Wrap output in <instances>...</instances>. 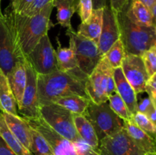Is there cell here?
<instances>
[{"mask_svg": "<svg viewBox=\"0 0 156 155\" xmlns=\"http://www.w3.org/2000/svg\"><path fill=\"white\" fill-rule=\"evenodd\" d=\"M88 76L82 73L57 70L47 74H37L39 106L53 103L56 99L78 95L89 99L85 90Z\"/></svg>", "mask_w": 156, "mask_h": 155, "instance_id": "cell-1", "label": "cell"}, {"mask_svg": "<svg viewBox=\"0 0 156 155\" xmlns=\"http://www.w3.org/2000/svg\"><path fill=\"white\" fill-rule=\"evenodd\" d=\"M18 62H26L18 37L15 12L9 5L3 13L0 3V69L7 75Z\"/></svg>", "mask_w": 156, "mask_h": 155, "instance_id": "cell-2", "label": "cell"}, {"mask_svg": "<svg viewBox=\"0 0 156 155\" xmlns=\"http://www.w3.org/2000/svg\"><path fill=\"white\" fill-rule=\"evenodd\" d=\"M120 39L126 54L141 56L146 50L156 46V27L143 26L133 21L123 9L117 14Z\"/></svg>", "mask_w": 156, "mask_h": 155, "instance_id": "cell-3", "label": "cell"}, {"mask_svg": "<svg viewBox=\"0 0 156 155\" xmlns=\"http://www.w3.org/2000/svg\"><path fill=\"white\" fill-rule=\"evenodd\" d=\"M53 8V2H50L36 15L29 17L15 13L18 37L25 56L34 48L44 35L47 34L50 27L53 26L50 22V15Z\"/></svg>", "mask_w": 156, "mask_h": 155, "instance_id": "cell-4", "label": "cell"}, {"mask_svg": "<svg viewBox=\"0 0 156 155\" xmlns=\"http://www.w3.org/2000/svg\"><path fill=\"white\" fill-rule=\"evenodd\" d=\"M85 90L90 100L96 104L107 102L108 97L116 91L114 68L105 56L88 75L85 83Z\"/></svg>", "mask_w": 156, "mask_h": 155, "instance_id": "cell-5", "label": "cell"}, {"mask_svg": "<svg viewBox=\"0 0 156 155\" xmlns=\"http://www.w3.org/2000/svg\"><path fill=\"white\" fill-rule=\"evenodd\" d=\"M83 115L92 125L98 141L124 128L125 121L111 109L108 101L99 104L90 101Z\"/></svg>", "mask_w": 156, "mask_h": 155, "instance_id": "cell-6", "label": "cell"}, {"mask_svg": "<svg viewBox=\"0 0 156 155\" xmlns=\"http://www.w3.org/2000/svg\"><path fill=\"white\" fill-rule=\"evenodd\" d=\"M66 34L69 38V47L74 52L78 67L88 77L99 63L103 55L99 51L95 43L79 34L73 28L67 29Z\"/></svg>", "mask_w": 156, "mask_h": 155, "instance_id": "cell-7", "label": "cell"}, {"mask_svg": "<svg viewBox=\"0 0 156 155\" xmlns=\"http://www.w3.org/2000/svg\"><path fill=\"white\" fill-rule=\"evenodd\" d=\"M40 115L53 130L71 142L82 139L75 127L73 114L68 109L50 103L40 106Z\"/></svg>", "mask_w": 156, "mask_h": 155, "instance_id": "cell-8", "label": "cell"}, {"mask_svg": "<svg viewBox=\"0 0 156 155\" xmlns=\"http://www.w3.org/2000/svg\"><path fill=\"white\" fill-rule=\"evenodd\" d=\"M26 61L37 74H47L58 70L56 50L48 35L40 40L34 48L26 56Z\"/></svg>", "mask_w": 156, "mask_h": 155, "instance_id": "cell-9", "label": "cell"}, {"mask_svg": "<svg viewBox=\"0 0 156 155\" xmlns=\"http://www.w3.org/2000/svg\"><path fill=\"white\" fill-rule=\"evenodd\" d=\"M23 118L32 129H35L44 137L50 146L53 155H77L73 143L53 130L41 116Z\"/></svg>", "mask_w": 156, "mask_h": 155, "instance_id": "cell-10", "label": "cell"}, {"mask_svg": "<svg viewBox=\"0 0 156 155\" xmlns=\"http://www.w3.org/2000/svg\"><path fill=\"white\" fill-rule=\"evenodd\" d=\"M98 150L100 155L146 154L137 147L124 128L99 141Z\"/></svg>", "mask_w": 156, "mask_h": 155, "instance_id": "cell-11", "label": "cell"}, {"mask_svg": "<svg viewBox=\"0 0 156 155\" xmlns=\"http://www.w3.org/2000/svg\"><path fill=\"white\" fill-rule=\"evenodd\" d=\"M25 88L23 94L21 104L18 107V112L26 118H35L40 115V106L37 93V74L26 61Z\"/></svg>", "mask_w": 156, "mask_h": 155, "instance_id": "cell-12", "label": "cell"}, {"mask_svg": "<svg viewBox=\"0 0 156 155\" xmlns=\"http://www.w3.org/2000/svg\"><path fill=\"white\" fill-rule=\"evenodd\" d=\"M121 68L125 78L137 95L144 93L146 84L149 76L141 56L126 54L122 62Z\"/></svg>", "mask_w": 156, "mask_h": 155, "instance_id": "cell-13", "label": "cell"}, {"mask_svg": "<svg viewBox=\"0 0 156 155\" xmlns=\"http://www.w3.org/2000/svg\"><path fill=\"white\" fill-rule=\"evenodd\" d=\"M120 39V30L117 23V13L109 5L103 9V22L98 47L102 55H105L111 46Z\"/></svg>", "mask_w": 156, "mask_h": 155, "instance_id": "cell-14", "label": "cell"}, {"mask_svg": "<svg viewBox=\"0 0 156 155\" xmlns=\"http://www.w3.org/2000/svg\"><path fill=\"white\" fill-rule=\"evenodd\" d=\"M1 110V109H0ZM6 126L15 138L30 151L31 147V127L20 115H14L1 110Z\"/></svg>", "mask_w": 156, "mask_h": 155, "instance_id": "cell-15", "label": "cell"}, {"mask_svg": "<svg viewBox=\"0 0 156 155\" xmlns=\"http://www.w3.org/2000/svg\"><path fill=\"white\" fill-rule=\"evenodd\" d=\"M116 91L118 93L132 115L137 112V94L125 78L121 67L114 68Z\"/></svg>", "mask_w": 156, "mask_h": 155, "instance_id": "cell-16", "label": "cell"}, {"mask_svg": "<svg viewBox=\"0 0 156 155\" xmlns=\"http://www.w3.org/2000/svg\"><path fill=\"white\" fill-rule=\"evenodd\" d=\"M124 129L137 147L145 153H156L155 141L149 134L139 128L132 119L125 121Z\"/></svg>", "mask_w": 156, "mask_h": 155, "instance_id": "cell-17", "label": "cell"}, {"mask_svg": "<svg viewBox=\"0 0 156 155\" xmlns=\"http://www.w3.org/2000/svg\"><path fill=\"white\" fill-rule=\"evenodd\" d=\"M25 63L18 62L6 75L12 94L16 100L18 107L21 104L27 81Z\"/></svg>", "mask_w": 156, "mask_h": 155, "instance_id": "cell-18", "label": "cell"}, {"mask_svg": "<svg viewBox=\"0 0 156 155\" xmlns=\"http://www.w3.org/2000/svg\"><path fill=\"white\" fill-rule=\"evenodd\" d=\"M103 22V9L93 10L91 17L85 22L81 23L77 33L91 40L98 45Z\"/></svg>", "mask_w": 156, "mask_h": 155, "instance_id": "cell-19", "label": "cell"}, {"mask_svg": "<svg viewBox=\"0 0 156 155\" xmlns=\"http://www.w3.org/2000/svg\"><path fill=\"white\" fill-rule=\"evenodd\" d=\"M124 11L126 15L137 24L148 27L155 26V20L149 9L140 0H131Z\"/></svg>", "mask_w": 156, "mask_h": 155, "instance_id": "cell-20", "label": "cell"}, {"mask_svg": "<svg viewBox=\"0 0 156 155\" xmlns=\"http://www.w3.org/2000/svg\"><path fill=\"white\" fill-rule=\"evenodd\" d=\"M75 127L79 137L93 148L98 150L99 141L92 125L83 114H73Z\"/></svg>", "mask_w": 156, "mask_h": 155, "instance_id": "cell-21", "label": "cell"}, {"mask_svg": "<svg viewBox=\"0 0 156 155\" xmlns=\"http://www.w3.org/2000/svg\"><path fill=\"white\" fill-rule=\"evenodd\" d=\"M56 41H57V49L56 50V56L58 70L62 71L84 74L78 67L77 61H76L74 52L72 50L71 47L62 46L57 37H56Z\"/></svg>", "mask_w": 156, "mask_h": 155, "instance_id": "cell-22", "label": "cell"}, {"mask_svg": "<svg viewBox=\"0 0 156 155\" xmlns=\"http://www.w3.org/2000/svg\"><path fill=\"white\" fill-rule=\"evenodd\" d=\"M0 109L14 115H19L17 102L9 86L8 78L0 69Z\"/></svg>", "mask_w": 156, "mask_h": 155, "instance_id": "cell-23", "label": "cell"}, {"mask_svg": "<svg viewBox=\"0 0 156 155\" xmlns=\"http://www.w3.org/2000/svg\"><path fill=\"white\" fill-rule=\"evenodd\" d=\"M53 7L56 8L57 24L67 29L73 28L71 24L72 17L76 12V1L69 2L68 0H53Z\"/></svg>", "mask_w": 156, "mask_h": 155, "instance_id": "cell-24", "label": "cell"}, {"mask_svg": "<svg viewBox=\"0 0 156 155\" xmlns=\"http://www.w3.org/2000/svg\"><path fill=\"white\" fill-rule=\"evenodd\" d=\"M90 99L78 95L60 97L53 103L68 109L73 114H84L90 103Z\"/></svg>", "mask_w": 156, "mask_h": 155, "instance_id": "cell-25", "label": "cell"}, {"mask_svg": "<svg viewBox=\"0 0 156 155\" xmlns=\"http://www.w3.org/2000/svg\"><path fill=\"white\" fill-rule=\"evenodd\" d=\"M0 136L16 155H34L28 149L26 148L11 132L6 126L4 118L0 110Z\"/></svg>", "mask_w": 156, "mask_h": 155, "instance_id": "cell-26", "label": "cell"}, {"mask_svg": "<svg viewBox=\"0 0 156 155\" xmlns=\"http://www.w3.org/2000/svg\"><path fill=\"white\" fill-rule=\"evenodd\" d=\"M125 55L126 53H125L123 43L121 40L119 39L111 46V48L104 56L108 59V62L113 68H117L121 67Z\"/></svg>", "mask_w": 156, "mask_h": 155, "instance_id": "cell-27", "label": "cell"}, {"mask_svg": "<svg viewBox=\"0 0 156 155\" xmlns=\"http://www.w3.org/2000/svg\"><path fill=\"white\" fill-rule=\"evenodd\" d=\"M108 101L111 109L124 121L130 120L132 119V113L129 112L126 103L117 91L113 92L108 97Z\"/></svg>", "mask_w": 156, "mask_h": 155, "instance_id": "cell-28", "label": "cell"}, {"mask_svg": "<svg viewBox=\"0 0 156 155\" xmlns=\"http://www.w3.org/2000/svg\"><path fill=\"white\" fill-rule=\"evenodd\" d=\"M30 152L34 155H53L50 146L44 137L31 128V147Z\"/></svg>", "mask_w": 156, "mask_h": 155, "instance_id": "cell-29", "label": "cell"}, {"mask_svg": "<svg viewBox=\"0 0 156 155\" xmlns=\"http://www.w3.org/2000/svg\"><path fill=\"white\" fill-rule=\"evenodd\" d=\"M131 119L139 128H140L142 130H143L145 132L149 134L152 138L155 139L156 125L152 122L145 114L139 112H135L132 115Z\"/></svg>", "mask_w": 156, "mask_h": 155, "instance_id": "cell-30", "label": "cell"}, {"mask_svg": "<svg viewBox=\"0 0 156 155\" xmlns=\"http://www.w3.org/2000/svg\"><path fill=\"white\" fill-rule=\"evenodd\" d=\"M140 56L149 78L156 74V46L148 49Z\"/></svg>", "mask_w": 156, "mask_h": 155, "instance_id": "cell-31", "label": "cell"}, {"mask_svg": "<svg viewBox=\"0 0 156 155\" xmlns=\"http://www.w3.org/2000/svg\"><path fill=\"white\" fill-rule=\"evenodd\" d=\"M76 12L79 14L81 23H84L91 17L93 12L92 0H75Z\"/></svg>", "mask_w": 156, "mask_h": 155, "instance_id": "cell-32", "label": "cell"}, {"mask_svg": "<svg viewBox=\"0 0 156 155\" xmlns=\"http://www.w3.org/2000/svg\"><path fill=\"white\" fill-rule=\"evenodd\" d=\"M73 145L77 155H100L98 150L93 148L82 139L73 142Z\"/></svg>", "mask_w": 156, "mask_h": 155, "instance_id": "cell-33", "label": "cell"}, {"mask_svg": "<svg viewBox=\"0 0 156 155\" xmlns=\"http://www.w3.org/2000/svg\"><path fill=\"white\" fill-rule=\"evenodd\" d=\"M53 2V0H34L33 2L30 5V6L20 15L28 17L34 15L37 13H38L41 9H44L47 5H48L50 2Z\"/></svg>", "mask_w": 156, "mask_h": 155, "instance_id": "cell-34", "label": "cell"}, {"mask_svg": "<svg viewBox=\"0 0 156 155\" xmlns=\"http://www.w3.org/2000/svg\"><path fill=\"white\" fill-rule=\"evenodd\" d=\"M156 106V103H154L149 97L139 99L137 97V112L146 115L147 112Z\"/></svg>", "mask_w": 156, "mask_h": 155, "instance_id": "cell-35", "label": "cell"}, {"mask_svg": "<svg viewBox=\"0 0 156 155\" xmlns=\"http://www.w3.org/2000/svg\"><path fill=\"white\" fill-rule=\"evenodd\" d=\"M145 92L147 93L152 101L154 103H156V74L151 76L147 81L145 88Z\"/></svg>", "mask_w": 156, "mask_h": 155, "instance_id": "cell-36", "label": "cell"}, {"mask_svg": "<svg viewBox=\"0 0 156 155\" xmlns=\"http://www.w3.org/2000/svg\"><path fill=\"white\" fill-rule=\"evenodd\" d=\"M34 0H11V7L15 13L21 14L25 11Z\"/></svg>", "mask_w": 156, "mask_h": 155, "instance_id": "cell-37", "label": "cell"}, {"mask_svg": "<svg viewBox=\"0 0 156 155\" xmlns=\"http://www.w3.org/2000/svg\"><path fill=\"white\" fill-rule=\"evenodd\" d=\"M108 5L116 13L122 12L128 5L131 0H108Z\"/></svg>", "mask_w": 156, "mask_h": 155, "instance_id": "cell-38", "label": "cell"}, {"mask_svg": "<svg viewBox=\"0 0 156 155\" xmlns=\"http://www.w3.org/2000/svg\"><path fill=\"white\" fill-rule=\"evenodd\" d=\"M0 155H16L0 136Z\"/></svg>", "mask_w": 156, "mask_h": 155, "instance_id": "cell-39", "label": "cell"}, {"mask_svg": "<svg viewBox=\"0 0 156 155\" xmlns=\"http://www.w3.org/2000/svg\"><path fill=\"white\" fill-rule=\"evenodd\" d=\"M108 0H92L93 10L104 9L108 4Z\"/></svg>", "mask_w": 156, "mask_h": 155, "instance_id": "cell-40", "label": "cell"}, {"mask_svg": "<svg viewBox=\"0 0 156 155\" xmlns=\"http://www.w3.org/2000/svg\"><path fill=\"white\" fill-rule=\"evenodd\" d=\"M146 116L149 118V119L152 122H153L154 124L156 125V106L153 107L152 109H151L149 112L146 114Z\"/></svg>", "mask_w": 156, "mask_h": 155, "instance_id": "cell-41", "label": "cell"}, {"mask_svg": "<svg viewBox=\"0 0 156 155\" xmlns=\"http://www.w3.org/2000/svg\"><path fill=\"white\" fill-rule=\"evenodd\" d=\"M143 4H144L149 9L156 5V0H140Z\"/></svg>", "mask_w": 156, "mask_h": 155, "instance_id": "cell-42", "label": "cell"}, {"mask_svg": "<svg viewBox=\"0 0 156 155\" xmlns=\"http://www.w3.org/2000/svg\"><path fill=\"white\" fill-rule=\"evenodd\" d=\"M145 155H156V153H146Z\"/></svg>", "mask_w": 156, "mask_h": 155, "instance_id": "cell-43", "label": "cell"}, {"mask_svg": "<svg viewBox=\"0 0 156 155\" xmlns=\"http://www.w3.org/2000/svg\"><path fill=\"white\" fill-rule=\"evenodd\" d=\"M68 1H69V2H74L75 0H68Z\"/></svg>", "mask_w": 156, "mask_h": 155, "instance_id": "cell-44", "label": "cell"}, {"mask_svg": "<svg viewBox=\"0 0 156 155\" xmlns=\"http://www.w3.org/2000/svg\"><path fill=\"white\" fill-rule=\"evenodd\" d=\"M1 2H2V0H0V3H1Z\"/></svg>", "mask_w": 156, "mask_h": 155, "instance_id": "cell-45", "label": "cell"}, {"mask_svg": "<svg viewBox=\"0 0 156 155\" xmlns=\"http://www.w3.org/2000/svg\"><path fill=\"white\" fill-rule=\"evenodd\" d=\"M44 155H49V154H44Z\"/></svg>", "mask_w": 156, "mask_h": 155, "instance_id": "cell-46", "label": "cell"}]
</instances>
